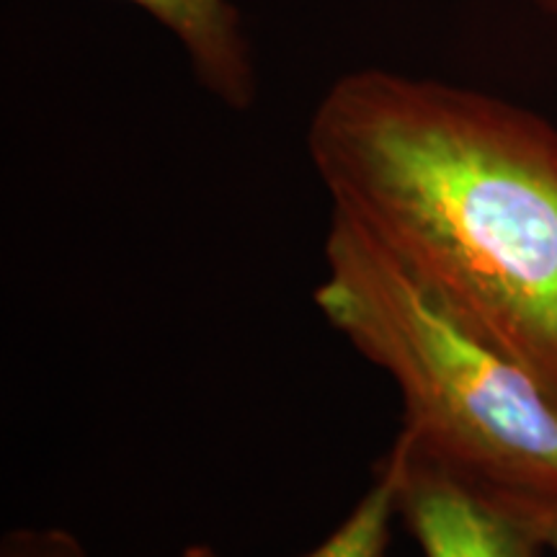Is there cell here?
Returning a JSON list of instances; mask_svg holds the SVG:
<instances>
[{"label": "cell", "mask_w": 557, "mask_h": 557, "mask_svg": "<svg viewBox=\"0 0 557 557\" xmlns=\"http://www.w3.org/2000/svg\"><path fill=\"white\" fill-rule=\"evenodd\" d=\"M308 150L359 225L557 403V129L470 88L344 75Z\"/></svg>", "instance_id": "6da1fadb"}, {"label": "cell", "mask_w": 557, "mask_h": 557, "mask_svg": "<svg viewBox=\"0 0 557 557\" xmlns=\"http://www.w3.org/2000/svg\"><path fill=\"white\" fill-rule=\"evenodd\" d=\"M323 253L318 310L398 385L410 442L493 496L557 498L547 389L344 214L333 212Z\"/></svg>", "instance_id": "7a4b0ae2"}, {"label": "cell", "mask_w": 557, "mask_h": 557, "mask_svg": "<svg viewBox=\"0 0 557 557\" xmlns=\"http://www.w3.org/2000/svg\"><path fill=\"white\" fill-rule=\"evenodd\" d=\"M398 513L423 557H540L542 540L511 508L442 465L400 431Z\"/></svg>", "instance_id": "3957f363"}, {"label": "cell", "mask_w": 557, "mask_h": 557, "mask_svg": "<svg viewBox=\"0 0 557 557\" xmlns=\"http://www.w3.org/2000/svg\"><path fill=\"white\" fill-rule=\"evenodd\" d=\"M176 34L189 52L194 73L227 107L246 109L256 96V75L240 29V16L227 0H127Z\"/></svg>", "instance_id": "277c9868"}, {"label": "cell", "mask_w": 557, "mask_h": 557, "mask_svg": "<svg viewBox=\"0 0 557 557\" xmlns=\"http://www.w3.org/2000/svg\"><path fill=\"white\" fill-rule=\"evenodd\" d=\"M398 451L389 447L374 472L372 485L341 521L336 532L302 557H385L393 532V517L398 513ZM181 557H220L209 545H191Z\"/></svg>", "instance_id": "5b68a950"}, {"label": "cell", "mask_w": 557, "mask_h": 557, "mask_svg": "<svg viewBox=\"0 0 557 557\" xmlns=\"http://www.w3.org/2000/svg\"><path fill=\"white\" fill-rule=\"evenodd\" d=\"M0 557H86V553L78 540L62 529H45V532L18 529L3 540Z\"/></svg>", "instance_id": "8992f818"}, {"label": "cell", "mask_w": 557, "mask_h": 557, "mask_svg": "<svg viewBox=\"0 0 557 557\" xmlns=\"http://www.w3.org/2000/svg\"><path fill=\"white\" fill-rule=\"evenodd\" d=\"M498 504H504L506 508H511L517 517L527 521L529 527L537 532V537L542 540V545L547 549H553L557 555V498H513V496H493Z\"/></svg>", "instance_id": "52a82bcc"}, {"label": "cell", "mask_w": 557, "mask_h": 557, "mask_svg": "<svg viewBox=\"0 0 557 557\" xmlns=\"http://www.w3.org/2000/svg\"><path fill=\"white\" fill-rule=\"evenodd\" d=\"M537 3H540V5H545L547 11H553L555 16H557V0H537Z\"/></svg>", "instance_id": "ba28073f"}]
</instances>
